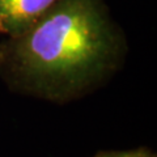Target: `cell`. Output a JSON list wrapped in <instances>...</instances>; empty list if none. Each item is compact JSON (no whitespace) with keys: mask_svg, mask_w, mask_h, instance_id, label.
I'll list each match as a JSON object with an SVG mask.
<instances>
[{"mask_svg":"<svg viewBox=\"0 0 157 157\" xmlns=\"http://www.w3.org/2000/svg\"><path fill=\"white\" fill-rule=\"evenodd\" d=\"M121 48V34L104 0H55L2 46L0 66L25 89L67 100L109 75Z\"/></svg>","mask_w":157,"mask_h":157,"instance_id":"6da1fadb","label":"cell"},{"mask_svg":"<svg viewBox=\"0 0 157 157\" xmlns=\"http://www.w3.org/2000/svg\"><path fill=\"white\" fill-rule=\"evenodd\" d=\"M55 0H0V34L16 37L50 8Z\"/></svg>","mask_w":157,"mask_h":157,"instance_id":"7a4b0ae2","label":"cell"},{"mask_svg":"<svg viewBox=\"0 0 157 157\" xmlns=\"http://www.w3.org/2000/svg\"><path fill=\"white\" fill-rule=\"evenodd\" d=\"M94 157H156L153 153L145 149H136V151H115V152H101Z\"/></svg>","mask_w":157,"mask_h":157,"instance_id":"3957f363","label":"cell"},{"mask_svg":"<svg viewBox=\"0 0 157 157\" xmlns=\"http://www.w3.org/2000/svg\"><path fill=\"white\" fill-rule=\"evenodd\" d=\"M0 58H2V45H0Z\"/></svg>","mask_w":157,"mask_h":157,"instance_id":"277c9868","label":"cell"}]
</instances>
